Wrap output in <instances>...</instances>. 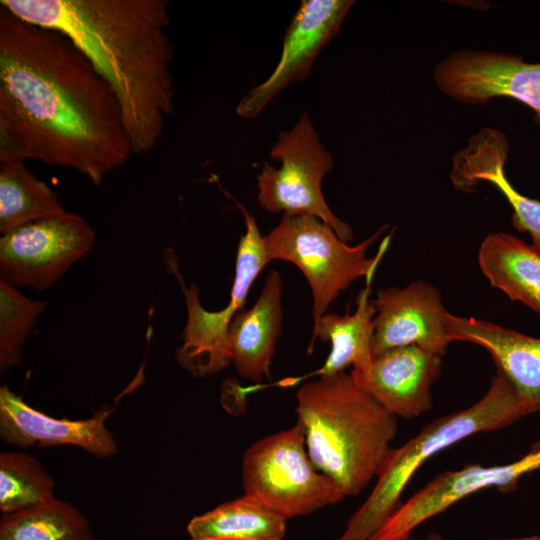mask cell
<instances>
[{"label":"cell","instance_id":"20","mask_svg":"<svg viewBox=\"0 0 540 540\" xmlns=\"http://www.w3.org/2000/svg\"><path fill=\"white\" fill-rule=\"evenodd\" d=\"M370 285L360 291L353 314H324L313 324L308 348L311 353L315 341L330 342L331 350L318 370L319 376L332 375L352 366V372L363 373L372 363V341L376 309L369 300Z\"/></svg>","mask_w":540,"mask_h":540},{"label":"cell","instance_id":"2","mask_svg":"<svg viewBox=\"0 0 540 540\" xmlns=\"http://www.w3.org/2000/svg\"><path fill=\"white\" fill-rule=\"evenodd\" d=\"M0 7L67 36L114 91L133 154L155 148L174 111L167 0H1Z\"/></svg>","mask_w":540,"mask_h":540},{"label":"cell","instance_id":"12","mask_svg":"<svg viewBox=\"0 0 540 540\" xmlns=\"http://www.w3.org/2000/svg\"><path fill=\"white\" fill-rule=\"evenodd\" d=\"M537 469H540V442L509 464H468L459 470L445 471L400 504L368 540H408L419 525L467 496L487 488L511 492L523 475Z\"/></svg>","mask_w":540,"mask_h":540},{"label":"cell","instance_id":"10","mask_svg":"<svg viewBox=\"0 0 540 540\" xmlns=\"http://www.w3.org/2000/svg\"><path fill=\"white\" fill-rule=\"evenodd\" d=\"M354 4L352 0H302L285 31L277 65L241 98L235 109L237 115L257 117L283 90L307 78Z\"/></svg>","mask_w":540,"mask_h":540},{"label":"cell","instance_id":"26","mask_svg":"<svg viewBox=\"0 0 540 540\" xmlns=\"http://www.w3.org/2000/svg\"><path fill=\"white\" fill-rule=\"evenodd\" d=\"M496 540H540V536L539 535H526V536L510 537V538L496 539Z\"/></svg>","mask_w":540,"mask_h":540},{"label":"cell","instance_id":"17","mask_svg":"<svg viewBox=\"0 0 540 540\" xmlns=\"http://www.w3.org/2000/svg\"><path fill=\"white\" fill-rule=\"evenodd\" d=\"M509 145L504 133L484 127L471 136L464 149L453 157L450 180L456 190L474 191L479 182L493 184L512 208V225L528 232L540 250V201L519 193L505 174Z\"/></svg>","mask_w":540,"mask_h":540},{"label":"cell","instance_id":"3","mask_svg":"<svg viewBox=\"0 0 540 540\" xmlns=\"http://www.w3.org/2000/svg\"><path fill=\"white\" fill-rule=\"evenodd\" d=\"M296 399L297 424L312 463L345 496H356L390 451L397 417L345 371L302 385Z\"/></svg>","mask_w":540,"mask_h":540},{"label":"cell","instance_id":"6","mask_svg":"<svg viewBox=\"0 0 540 540\" xmlns=\"http://www.w3.org/2000/svg\"><path fill=\"white\" fill-rule=\"evenodd\" d=\"M244 494L288 520L342 501L346 496L312 463L301 427L254 442L242 462Z\"/></svg>","mask_w":540,"mask_h":540},{"label":"cell","instance_id":"18","mask_svg":"<svg viewBox=\"0 0 540 540\" xmlns=\"http://www.w3.org/2000/svg\"><path fill=\"white\" fill-rule=\"evenodd\" d=\"M282 278L272 270L255 304L240 310L229 327L230 360L243 378H270V366L282 327Z\"/></svg>","mask_w":540,"mask_h":540},{"label":"cell","instance_id":"11","mask_svg":"<svg viewBox=\"0 0 540 540\" xmlns=\"http://www.w3.org/2000/svg\"><path fill=\"white\" fill-rule=\"evenodd\" d=\"M433 74L438 89L458 102L483 104L510 97L531 108L540 126V63L506 53L462 50L441 60Z\"/></svg>","mask_w":540,"mask_h":540},{"label":"cell","instance_id":"16","mask_svg":"<svg viewBox=\"0 0 540 540\" xmlns=\"http://www.w3.org/2000/svg\"><path fill=\"white\" fill-rule=\"evenodd\" d=\"M447 327L453 341L477 344L492 356L496 371L514 389L528 415L540 411V339L497 324L448 312Z\"/></svg>","mask_w":540,"mask_h":540},{"label":"cell","instance_id":"7","mask_svg":"<svg viewBox=\"0 0 540 540\" xmlns=\"http://www.w3.org/2000/svg\"><path fill=\"white\" fill-rule=\"evenodd\" d=\"M257 180V201L266 212L307 215L328 224L344 242L353 238L351 227L329 208L322 193V181L334 166L332 154L321 142L311 117L301 113L296 123L281 131Z\"/></svg>","mask_w":540,"mask_h":540},{"label":"cell","instance_id":"23","mask_svg":"<svg viewBox=\"0 0 540 540\" xmlns=\"http://www.w3.org/2000/svg\"><path fill=\"white\" fill-rule=\"evenodd\" d=\"M0 540H98L81 512L55 497L33 508L3 515Z\"/></svg>","mask_w":540,"mask_h":540},{"label":"cell","instance_id":"1","mask_svg":"<svg viewBox=\"0 0 540 540\" xmlns=\"http://www.w3.org/2000/svg\"><path fill=\"white\" fill-rule=\"evenodd\" d=\"M133 154L119 101L64 34L0 9V162L38 160L94 185Z\"/></svg>","mask_w":540,"mask_h":540},{"label":"cell","instance_id":"24","mask_svg":"<svg viewBox=\"0 0 540 540\" xmlns=\"http://www.w3.org/2000/svg\"><path fill=\"white\" fill-rule=\"evenodd\" d=\"M54 481L34 457L5 451L0 454V510L18 513L53 498Z\"/></svg>","mask_w":540,"mask_h":540},{"label":"cell","instance_id":"28","mask_svg":"<svg viewBox=\"0 0 540 540\" xmlns=\"http://www.w3.org/2000/svg\"><path fill=\"white\" fill-rule=\"evenodd\" d=\"M408 540H417V539H414V538L411 537V538H409Z\"/></svg>","mask_w":540,"mask_h":540},{"label":"cell","instance_id":"5","mask_svg":"<svg viewBox=\"0 0 540 540\" xmlns=\"http://www.w3.org/2000/svg\"><path fill=\"white\" fill-rule=\"evenodd\" d=\"M385 228L350 246L318 218L283 215L279 224L263 236V241L269 261H288L304 274L313 296L315 324L355 280L365 277L370 285L390 238L383 241L374 257H367V251Z\"/></svg>","mask_w":540,"mask_h":540},{"label":"cell","instance_id":"21","mask_svg":"<svg viewBox=\"0 0 540 540\" xmlns=\"http://www.w3.org/2000/svg\"><path fill=\"white\" fill-rule=\"evenodd\" d=\"M286 521L244 494L193 517L187 533L191 540H282Z\"/></svg>","mask_w":540,"mask_h":540},{"label":"cell","instance_id":"15","mask_svg":"<svg viewBox=\"0 0 540 540\" xmlns=\"http://www.w3.org/2000/svg\"><path fill=\"white\" fill-rule=\"evenodd\" d=\"M441 366V355L411 345L373 356L367 371L350 373L393 415L415 418L432 408L431 388Z\"/></svg>","mask_w":540,"mask_h":540},{"label":"cell","instance_id":"22","mask_svg":"<svg viewBox=\"0 0 540 540\" xmlns=\"http://www.w3.org/2000/svg\"><path fill=\"white\" fill-rule=\"evenodd\" d=\"M66 212L58 195L25 162H0L1 234Z\"/></svg>","mask_w":540,"mask_h":540},{"label":"cell","instance_id":"13","mask_svg":"<svg viewBox=\"0 0 540 540\" xmlns=\"http://www.w3.org/2000/svg\"><path fill=\"white\" fill-rule=\"evenodd\" d=\"M371 302L376 309L373 356L411 345L445 354L452 342L446 322L448 312L435 286L417 280L404 288L380 289Z\"/></svg>","mask_w":540,"mask_h":540},{"label":"cell","instance_id":"25","mask_svg":"<svg viewBox=\"0 0 540 540\" xmlns=\"http://www.w3.org/2000/svg\"><path fill=\"white\" fill-rule=\"evenodd\" d=\"M46 303L29 299L16 287L0 281V370L22 359L23 345Z\"/></svg>","mask_w":540,"mask_h":540},{"label":"cell","instance_id":"19","mask_svg":"<svg viewBox=\"0 0 540 540\" xmlns=\"http://www.w3.org/2000/svg\"><path fill=\"white\" fill-rule=\"evenodd\" d=\"M478 263L491 286L540 315V250L505 232L487 235Z\"/></svg>","mask_w":540,"mask_h":540},{"label":"cell","instance_id":"4","mask_svg":"<svg viewBox=\"0 0 540 540\" xmlns=\"http://www.w3.org/2000/svg\"><path fill=\"white\" fill-rule=\"evenodd\" d=\"M528 412L512 386L498 371L484 396L471 406L428 423L413 438L391 448L374 488L348 520L338 540H368L400 505L412 476L438 452L481 432L504 428Z\"/></svg>","mask_w":540,"mask_h":540},{"label":"cell","instance_id":"8","mask_svg":"<svg viewBox=\"0 0 540 540\" xmlns=\"http://www.w3.org/2000/svg\"><path fill=\"white\" fill-rule=\"evenodd\" d=\"M246 227L241 236L235 264V276L228 305L219 311H207L199 302L198 287H186L178 272L176 259L169 253V269L177 276L185 296L187 323L183 344L177 349L179 364L196 377L215 374L231 363L229 327L243 309L249 290L262 269L270 262L255 218L239 204Z\"/></svg>","mask_w":540,"mask_h":540},{"label":"cell","instance_id":"9","mask_svg":"<svg viewBox=\"0 0 540 540\" xmlns=\"http://www.w3.org/2000/svg\"><path fill=\"white\" fill-rule=\"evenodd\" d=\"M95 233L81 216L36 221L0 238V277L14 287L44 290L52 286L93 247Z\"/></svg>","mask_w":540,"mask_h":540},{"label":"cell","instance_id":"14","mask_svg":"<svg viewBox=\"0 0 540 540\" xmlns=\"http://www.w3.org/2000/svg\"><path fill=\"white\" fill-rule=\"evenodd\" d=\"M115 408L103 407L88 419L54 418L25 403L7 386L0 388V435L15 447L78 446L99 458L117 453V444L106 428Z\"/></svg>","mask_w":540,"mask_h":540},{"label":"cell","instance_id":"27","mask_svg":"<svg viewBox=\"0 0 540 540\" xmlns=\"http://www.w3.org/2000/svg\"><path fill=\"white\" fill-rule=\"evenodd\" d=\"M423 540H444V539L441 535L437 533H430Z\"/></svg>","mask_w":540,"mask_h":540}]
</instances>
